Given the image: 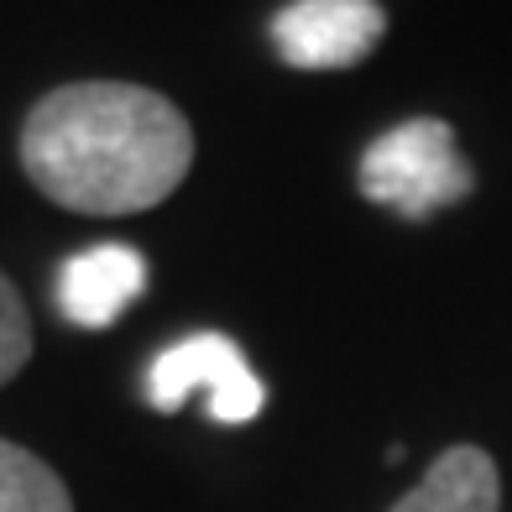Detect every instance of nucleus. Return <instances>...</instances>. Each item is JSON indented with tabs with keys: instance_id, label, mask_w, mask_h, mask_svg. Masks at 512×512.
Listing matches in <instances>:
<instances>
[{
	"instance_id": "nucleus-6",
	"label": "nucleus",
	"mask_w": 512,
	"mask_h": 512,
	"mask_svg": "<svg viewBox=\"0 0 512 512\" xmlns=\"http://www.w3.org/2000/svg\"><path fill=\"white\" fill-rule=\"evenodd\" d=\"M387 512H502V471L481 445H450Z\"/></svg>"
},
{
	"instance_id": "nucleus-4",
	"label": "nucleus",
	"mask_w": 512,
	"mask_h": 512,
	"mask_svg": "<svg viewBox=\"0 0 512 512\" xmlns=\"http://www.w3.org/2000/svg\"><path fill=\"white\" fill-rule=\"evenodd\" d=\"M387 32V11L377 0H288L272 16V48L288 68L324 74L356 68Z\"/></svg>"
},
{
	"instance_id": "nucleus-7",
	"label": "nucleus",
	"mask_w": 512,
	"mask_h": 512,
	"mask_svg": "<svg viewBox=\"0 0 512 512\" xmlns=\"http://www.w3.org/2000/svg\"><path fill=\"white\" fill-rule=\"evenodd\" d=\"M0 512H74V497L42 455L0 439Z\"/></svg>"
},
{
	"instance_id": "nucleus-1",
	"label": "nucleus",
	"mask_w": 512,
	"mask_h": 512,
	"mask_svg": "<svg viewBox=\"0 0 512 512\" xmlns=\"http://www.w3.org/2000/svg\"><path fill=\"white\" fill-rule=\"evenodd\" d=\"M194 168V126L168 95L126 79L48 89L21 121V173L74 215H142Z\"/></svg>"
},
{
	"instance_id": "nucleus-5",
	"label": "nucleus",
	"mask_w": 512,
	"mask_h": 512,
	"mask_svg": "<svg viewBox=\"0 0 512 512\" xmlns=\"http://www.w3.org/2000/svg\"><path fill=\"white\" fill-rule=\"evenodd\" d=\"M147 288V262L136 246H89L58 272V314L79 330H110Z\"/></svg>"
},
{
	"instance_id": "nucleus-8",
	"label": "nucleus",
	"mask_w": 512,
	"mask_h": 512,
	"mask_svg": "<svg viewBox=\"0 0 512 512\" xmlns=\"http://www.w3.org/2000/svg\"><path fill=\"white\" fill-rule=\"evenodd\" d=\"M32 345H37V335H32L27 304H21V288L0 272V387L21 377V366L32 361Z\"/></svg>"
},
{
	"instance_id": "nucleus-2",
	"label": "nucleus",
	"mask_w": 512,
	"mask_h": 512,
	"mask_svg": "<svg viewBox=\"0 0 512 512\" xmlns=\"http://www.w3.org/2000/svg\"><path fill=\"white\" fill-rule=\"evenodd\" d=\"M471 189L476 173L460 157L455 126L434 121V115H413V121L392 126L361 157V194L403 220L445 215L450 204L471 199Z\"/></svg>"
},
{
	"instance_id": "nucleus-3",
	"label": "nucleus",
	"mask_w": 512,
	"mask_h": 512,
	"mask_svg": "<svg viewBox=\"0 0 512 512\" xmlns=\"http://www.w3.org/2000/svg\"><path fill=\"white\" fill-rule=\"evenodd\" d=\"M189 398H204L215 424H251L267 403V387L256 382L236 340L209 330L168 345L147 371V403L157 413H178Z\"/></svg>"
}]
</instances>
